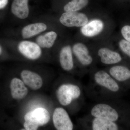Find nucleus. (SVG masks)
I'll return each instance as SVG.
<instances>
[{"instance_id":"20","label":"nucleus","mask_w":130,"mask_h":130,"mask_svg":"<svg viewBox=\"0 0 130 130\" xmlns=\"http://www.w3.org/2000/svg\"><path fill=\"white\" fill-rule=\"evenodd\" d=\"M119 48L121 52L130 60V43L124 38L118 42Z\"/></svg>"},{"instance_id":"17","label":"nucleus","mask_w":130,"mask_h":130,"mask_svg":"<svg viewBox=\"0 0 130 130\" xmlns=\"http://www.w3.org/2000/svg\"><path fill=\"white\" fill-rule=\"evenodd\" d=\"M47 28V25L43 23L30 24L23 28L21 34L24 38H29L44 31Z\"/></svg>"},{"instance_id":"19","label":"nucleus","mask_w":130,"mask_h":130,"mask_svg":"<svg viewBox=\"0 0 130 130\" xmlns=\"http://www.w3.org/2000/svg\"><path fill=\"white\" fill-rule=\"evenodd\" d=\"M89 0H72L64 7L66 12H76L83 9L88 4Z\"/></svg>"},{"instance_id":"15","label":"nucleus","mask_w":130,"mask_h":130,"mask_svg":"<svg viewBox=\"0 0 130 130\" xmlns=\"http://www.w3.org/2000/svg\"><path fill=\"white\" fill-rule=\"evenodd\" d=\"M60 63L65 71H71L73 68L72 51L70 46H66L61 49L60 53Z\"/></svg>"},{"instance_id":"7","label":"nucleus","mask_w":130,"mask_h":130,"mask_svg":"<svg viewBox=\"0 0 130 130\" xmlns=\"http://www.w3.org/2000/svg\"><path fill=\"white\" fill-rule=\"evenodd\" d=\"M109 73L119 83L130 87V67L124 64L116 65L109 70Z\"/></svg>"},{"instance_id":"13","label":"nucleus","mask_w":130,"mask_h":130,"mask_svg":"<svg viewBox=\"0 0 130 130\" xmlns=\"http://www.w3.org/2000/svg\"><path fill=\"white\" fill-rule=\"evenodd\" d=\"M11 9L13 14L19 18H26L29 12L28 0H14Z\"/></svg>"},{"instance_id":"23","label":"nucleus","mask_w":130,"mask_h":130,"mask_svg":"<svg viewBox=\"0 0 130 130\" xmlns=\"http://www.w3.org/2000/svg\"><path fill=\"white\" fill-rule=\"evenodd\" d=\"M1 51H2L1 48V47H0V54H1Z\"/></svg>"},{"instance_id":"10","label":"nucleus","mask_w":130,"mask_h":130,"mask_svg":"<svg viewBox=\"0 0 130 130\" xmlns=\"http://www.w3.org/2000/svg\"><path fill=\"white\" fill-rule=\"evenodd\" d=\"M73 51L83 66H89L93 62V58L89 54L88 48L83 43H78L74 44L73 47Z\"/></svg>"},{"instance_id":"12","label":"nucleus","mask_w":130,"mask_h":130,"mask_svg":"<svg viewBox=\"0 0 130 130\" xmlns=\"http://www.w3.org/2000/svg\"><path fill=\"white\" fill-rule=\"evenodd\" d=\"M104 28V24L99 19L91 20L82 26L81 33L85 36L92 37L100 34Z\"/></svg>"},{"instance_id":"4","label":"nucleus","mask_w":130,"mask_h":130,"mask_svg":"<svg viewBox=\"0 0 130 130\" xmlns=\"http://www.w3.org/2000/svg\"><path fill=\"white\" fill-rule=\"evenodd\" d=\"M94 78L98 84L114 93H120L123 90L118 82L105 71H98L95 74Z\"/></svg>"},{"instance_id":"9","label":"nucleus","mask_w":130,"mask_h":130,"mask_svg":"<svg viewBox=\"0 0 130 130\" xmlns=\"http://www.w3.org/2000/svg\"><path fill=\"white\" fill-rule=\"evenodd\" d=\"M98 55L102 63L105 64H115L121 63L123 58L119 53L106 48H102L98 50Z\"/></svg>"},{"instance_id":"8","label":"nucleus","mask_w":130,"mask_h":130,"mask_svg":"<svg viewBox=\"0 0 130 130\" xmlns=\"http://www.w3.org/2000/svg\"><path fill=\"white\" fill-rule=\"evenodd\" d=\"M18 49L24 56L29 59H37L41 55V50L40 46L33 42L23 41L19 44Z\"/></svg>"},{"instance_id":"22","label":"nucleus","mask_w":130,"mask_h":130,"mask_svg":"<svg viewBox=\"0 0 130 130\" xmlns=\"http://www.w3.org/2000/svg\"><path fill=\"white\" fill-rule=\"evenodd\" d=\"M8 0H0V9H3L7 5Z\"/></svg>"},{"instance_id":"14","label":"nucleus","mask_w":130,"mask_h":130,"mask_svg":"<svg viewBox=\"0 0 130 130\" xmlns=\"http://www.w3.org/2000/svg\"><path fill=\"white\" fill-rule=\"evenodd\" d=\"M10 88L12 96L14 99H23L28 94V89L23 82L18 78L12 79L11 81Z\"/></svg>"},{"instance_id":"3","label":"nucleus","mask_w":130,"mask_h":130,"mask_svg":"<svg viewBox=\"0 0 130 130\" xmlns=\"http://www.w3.org/2000/svg\"><path fill=\"white\" fill-rule=\"evenodd\" d=\"M91 113L95 118H101L116 122L121 118V114L110 105L99 103L93 107Z\"/></svg>"},{"instance_id":"11","label":"nucleus","mask_w":130,"mask_h":130,"mask_svg":"<svg viewBox=\"0 0 130 130\" xmlns=\"http://www.w3.org/2000/svg\"><path fill=\"white\" fill-rule=\"evenodd\" d=\"M21 75L25 84L32 90L39 89L42 86L41 77L35 73L28 70H24L21 72Z\"/></svg>"},{"instance_id":"16","label":"nucleus","mask_w":130,"mask_h":130,"mask_svg":"<svg viewBox=\"0 0 130 130\" xmlns=\"http://www.w3.org/2000/svg\"><path fill=\"white\" fill-rule=\"evenodd\" d=\"M93 130H117L119 126L116 122L101 118H95L92 122Z\"/></svg>"},{"instance_id":"21","label":"nucleus","mask_w":130,"mask_h":130,"mask_svg":"<svg viewBox=\"0 0 130 130\" xmlns=\"http://www.w3.org/2000/svg\"><path fill=\"white\" fill-rule=\"evenodd\" d=\"M121 33L123 38L130 43V24H125L123 26Z\"/></svg>"},{"instance_id":"18","label":"nucleus","mask_w":130,"mask_h":130,"mask_svg":"<svg viewBox=\"0 0 130 130\" xmlns=\"http://www.w3.org/2000/svg\"><path fill=\"white\" fill-rule=\"evenodd\" d=\"M57 35L54 31H51L39 36L36 39L37 44L43 48H50L53 46Z\"/></svg>"},{"instance_id":"5","label":"nucleus","mask_w":130,"mask_h":130,"mask_svg":"<svg viewBox=\"0 0 130 130\" xmlns=\"http://www.w3.org/2000/svg\"><path fill=\"white\" fill-rule=\"evenodd\" d=\"M60 21L67 27H81L88 23V19L85 14L81 13L66 12L61 16Z\"/></svg>"},{"instance_id":"1","label":"nucleus","mask_w":130,"mask_h":130,"mask_svg":"<svg viewBox=\"0 0 130 130\" xmlns=\"http://www.w3.org/2000/svg\"><path fill=\"white\" fill-rule=\"evenodd\" d=\"M50 119V115L48 111L43 108H38L26 114L24 127L26 130H37L39 126L47 124Z\"/></svg>"},{"instance_id":"6","label":"nucleus","mask_w":130,"mask_h":130,"mask_svg":"<svg viewBox=\"0 0 130 130\" xmlns=\"http://www.w3.org/2000/svg\"><path fill=\"white\" fill-rule=\"evenodd\" d=\"M55 127L58 130H72L73 125L67 112L61 107L56 108L53 115Z\"/></svg>"},{"instance_id":"2","label":"nucleus","mask_w":130,"mask_h":130,"mask_svg":"<svg viewBox=\"0 0 130 130\" xmlns=\"http://www.w3.org/2000/svg\"><path fill=\"white\" fill-rule=\"evenodd\" d=\"M79 86L72 84H64L61 85L57 91L58 101L61 105L68 106L73 100L77 99L81 95Z\"/></svg>"}]
</instances>
